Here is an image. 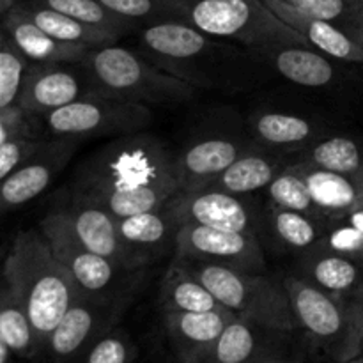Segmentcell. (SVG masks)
I'll list each match as a JSON object with an SVG mask.
<instances>
[{"instance_id": "obj_43", "label": "cell", "mask_w": 363, "mask_h": 363, "mask_svg": "<svg viewBox=\"0 0 363 363\" xmlns=\"http://www.w3.org/2000/svg\"><path fill=\"white\" fill-rule=\"evenodd\" d=\"M16 2L18 0H0V18H2Z\"/></svg>"}, {"instance_id": "obj_2", "label": "cell", "mask_w": 363, "mask_h": 363, "mask_svg": "<svg viewBox=\"0 0 363 363\" xmlns=\"http://www.w3.org/2000/svg\"><path fill=\"white\" fill-rule=\"evenodd\" d=\"M4 279L27 308L35 342L45 351L52 332L80 293L41 230H23L14 238L4 262Z\"/></svg>"}, {"instance_id": "obj_3", "label": "cell", "mask_w": 363, "mask_h": 363, "mask_svg": "<svg viewBox=\"0 0 363 363\" xmlns=\"http://www.w3.org/2000/svg\"><path fill=\"white\" fill-rule=\"evenodd\" d=\"M80 64L89 92L108 98L149 106L186 101L195 92L191 82L158 69L138 53L117 45L91 50Z\"/></svg>"}, {"instance_id": "obj_9", "label": "cell", "mask_w": 363, "mask_h": 363, "mask_svg": "<svg viewBox=\"0 0 363 363\" xmlns=\"http://www.w3.org/2000/svg\"><path fill=\"white\" fill-rule=\"evenodd\" d=\"M123 311L117 298L78 294L50 335L45 351L53 363L82 362L89 347L112 330V323Z\"/></svg>"}, {"instance_id": "obj_4", "label": "cell", "mask_w": 363, "mask_h": 363, "mask_svg": "<svg viewBox=\"0 0 363 363\" xmlns=\"http://www.w3.org/2000/svg\"><path fill=\"white\" fill-rule=\"evenodd\" d=\"M298 328H303L335 362L363 354V308L354 296L342 298L300 277L284 279Z\"/></svg>"}, {"instance_id": "obj_29", "label": "cell", "mask_w": 363, "mask_h": 363, "mask_svg": "<svg viewBox=\"0 0 363 363\" xmlns=\"http://www.w3.org/2000/svg\"><path fill=\"white\" fill-rule=\"evenodd\" d=\"M300 163L346 176H360L363 172V151L357 140L337 135L308 147Z\"/></svg>"}, {"instance_id": "obj_47", "label": "cell", "mask_w": 363, "mask_h": 363, "mask_svg": "<svg viewBox=\"0 0 363 363\" xmlns=\"http://www.w3.org/2000/svg\"><path fill=\"white\" fill-rule=\"evenodd\" d=\"M183 363H208V362H202V360H184Z\"/></svg>"}, {"instance_id": "obj_34", "label": "cell", "mask_w": 363, "mask_h": 363, "mask_svg": "<svg viewBox=\"0 0 363 363\" xmlns=\"http://www.w3.org/2000/svg\"><path fill=\"white\" fill-rule=\"evenodd\" d=\"M28 2L50 7V9L67 14L74 20L84 21V23L108 28V30L117 32L121 35L130 32L135 25L133 21L106 9L99 0H28Z\"/></svg>"}, {"instance_id": "obj_38", "label": "cell", "mask_w": 363, "mask_h": 363, "mask_svg": "<svg viewBox=\"0 0 363 363\" xmlns=\"http://www.w3.org/2000/svg\"><path fill=\"white\" fill-rule=\"evenodd\" d=\"M315 248H325L326 252H333V254L363 262V233L350 223L342 222L332 227Z\"/></svg>"}, {"instance_id": "obj_6", "label": "cell", "mask_w": 363, "mask_h": 363, "mask_svg": "<svg viewBox=\"0 0 363 363\" xmlns=\"http://www.w3.org/2000/svg\"><path fill=\"white\" fill-rule=\"evenodd\" d=\"M184 20L211 38L233 39L257 50L277 45L311 46L262 0H186Z\"/></svg>"}, {"instance_id": "obj_5", "label": "cell", "mask_w": 363, "mask_h": 363, "mask_svg": "<svg viewBox=\"0 0 363 363\" xmlns=\"http://www.w3.org/2000/svg\"><path fill=\"white\" fill-rule=\"evenodd\" d=\"M179 261L227 311L273 332H293L298 328L284 280L208 262Z\"/></svg>"}, {"instance_id": "obj_32", "label": "cell", "mask_w": 363, "mask_h": 363, "mask_svg": "<svg viewBox=\"0 0 363 363\" xmlns=\"http://www.w3.org/2000/svg\"><path fill=\"white\" fill-rule=\"evenodd\" d=\"M272 206L303 213L315 220H328L312 199L303 176L293 165L286 167L272 183L266 186Z\"/></svg>"}, {"instance_id": "obj_44", "label": "cell", "mask_w": 363, "mask_h": 363, "mask_svg": "<svg viewBox=\"0 0 363 363\" xmlns=\"http://www.w3.org/2000/svg\"><path fill=\"white\" fill-rule=\"evenodd\" d=\"M261 363H287V362L284 360L282 357H279V354H272V357H268L264 362H261Z\"/></svg>"}, {"instance_id": "obj_21", "label": "cell", "mask_w": 363, "mask_h": 363, "mask_svg": "<svg viewBox=\"0 0 363 363\" xmlns=\"http://www.w3.org/2000/svg\"><path fill=\"white\" fill-rule=\"evenodd\" d=\"M211 35L199 30L186 20H165L142 28L140 41L149 52L170 62L202 57L211 46Z\"/></svg>"}, {"instance_id": "obj_37", "label": "cell", "mask_w": 363, "mask_h": 363, "mask_svg": "<svg viewBox=\"0 0 363 363\" xmlns=\"http://www.w3.org/2000/svg\"><path fill=\"white\" fill-rule=\"evenodd\" d=\"M137 347L130 337L119 330H110L99 337L80 363H135Z\"/></svg>"}, {"instance_id": "obj_36", "label": "cell", "mask_w": 363, "mask_h": 363, "mask_svg": "<svg viewBox=\"0 0 363 363\" xmlns=\"http://www.w3.org/2000/svg\"><path fill=\"white\" fill-rule=\"evenodd\" d=\"M30 60L13 45L0 27V108L16 105Z\"/></svg>"}, {"instance_id": "obj_20", "label": "cell", "mask_w": 363, "mask_h": 363, "mask_svg": "<svg viewBox=\"0 0 363 363\" xmlns=\"http://www.w3.org/2000/svg\"><path fill=\"white\" fill-rule=\"evenodd\" d=\"M119 234L126 245L142 255L145 261L162 254L169 245L176 243L181 222L172 208V202L149 211L117 218Z\"/></svg>"}, {"instance_id": "obj_23", "label": "cell", "mask_w": 363, "mask_h": 363, "mask_svg": "<svg viewBox=\"0 0 363 363\" xmlns=\"http://www.w3.org/2000/svg\"><path fill=\"white\" fill-rule=\"evenodd\" d=\"M273 330L252 323L245 318H234L227 325L215 346L202 362L208 363H261L275 354L266 333Z\"/></svg>"}, {"instance_id": "obj_13", "label": "cell", "mask_w": 363, "mask_h": 363, "mask_svg": "<svg viewBox=\"0 0 363 363\" xmlns=\"http://www.w3.org/2000/svg\"><path fill=\"white\" fill-rule=\"evenodd\" d=\"M69 223L74 236L85 248L116 262L124 269L144 266L145 259L123 241L117 227V218L106 209L89 202L73 201L71 206L60 209Z\"/></svg>"}, {"instance_id": "obj_24", "label": "cell", "mask_w": 363, "mask_h": 363, "mask_svg": "<svg viewBox=\"0 0 363 363\" xmlns=\"http://www.w3.org/2000/svg\"><path fill=\"white\" fill-rule=\"evenodd\" d=\"M20 9L38 25L39 28L50 34L52 38L64 43H74V45L89 46L91 50L103 48V46L117 45L123 35L108 28L96 27V25L84 23L67 14L53 11L50 7L39 6V4L28 2V0H18Z\"/></svg>"}, {"instance_id": "obj_35", "label": "cell", "mask_w": 363, "mask_h": 363, "mask_svg": "<svg viewBox=\"0 0 363 363\" xmlns=\"http://www.w3.org/2000/svg\"><path fill=\"white\" fill-rule=\"evenodd\" d=\"M106 9L130 21L158 23L165 20H184L186 0H99Z\"/></svg>"}, {"instance_id": "obj_12", "label": "cell", "mask_w": 363, "mask_h": 363, "mask_svg": "<svg viewBox=\"0 0 363 363\" xmlns=\"http://www.w3.org/2000/svg\"><path fill=\"white\" fill-rule=\"evenodd\" d=\"M87 92V78L82 64L30 62L16 105L32 116L43 117L77 101Z\"/></svg>"}, {"instance_id": "obj_16", "label": "cell", "mask_w": 363, "mask_h": 363, "mask_svg": "<svg viewBox=\"0 0 363 363\" xmlns=\"http://www.w3.org/2000/svg\"><path fill=\"white\" fill-rule=\"evenodd\" d=\"M0 27L6 32L13 45L27 57L30 62H67L80 64L89 55L91 48L74 43H64L46 34L39 28L23 11L18 2L0 18Z\"/></svg>"}, {"instance_id": "obj_15", "label": "cell", "mask_w": 363, "mask_h": 363, "mask_svg": "<svg viewBox=\"0 0 363 363\" xmlns=\"http://www.w3.org/2000/svg\"><path fill=\"white\" fill-rule=\"evenodd\" d=\"M248 151H252V145L236 138L213 137L195 142L176 156L181 191L188 194L208 188L227 167Z\"/></svg>"}, {"instance_id": "obj_45", "label": "cell", "mask_w": 363, "mask_h": 363, "mask_svg": "<svg viewBox=\"0 0 363 363\" xmlns=\"http://www.w3.org/2000/svg\"><path fill=\"white\" fill-rule=\"evenodd\" d=\"M353 296L357 298V300H358V303H360V305H362V308H363V284H362L360 287H358V289H357V293H354Z\"/></svg>"}, {"instance_id": "obj_33", "label": "cell", "mask_w": 363, "mask_h": 363, "mask_svg": "<svg viewBox=\"0 0 363 363\" xmlns=\"http://www.w3.org/2000/svg\"><path fill=\"white\" fill-rule=\"evenodd\" d=\"M272 225L275 234L289 248L311 250L318 247V243L325 236L319 227L321 220H315L303 213L291 211V209L277 208V206H272Z\"/></svg>"}, {"instance_id": "obj_17", "label": "cell", "mask_w": 363, "mask_h": 363, "mask_svg": "<svg viewBox=\"0 0 363 363\" xmlns=\"http://www.w3.org/2000/svg\"><path fill=\"white\" fill-rule=\"evenodd\" d=\"M238 318L227 308L206 312H165L163 323L181 360H204L230 321Z\"/></svg>"}, {"instance_id": "obj_46", "label": "cell", "mask_w": 363, "mask_h": 363, "mask_svg": "<svg viewBox=\"0 0 363 363\" xmlns=\"http://www.w3.org/2000/svg\"><path fill=\"white\" fill-rule=\"evenodd\" d=\"M342 363H363V354H358V357L351 358V360H346V362H342Z\"/></svg>"}, {"instance_id": "obj_10", "label": "cell", "mask_w": 363, "mask_h": 363, "mask_svg": "<svg viewBox=\"0 0 363 363\" xmlns=\"http://www.w3.org/2000/svg\"><path fill=\"white\" fill-rule=\"evenodd\" d=\"M39 230L48 241L53 255L59 259L60 264L67 269L73 282L77 284L78 293L112 298V294L108 293L110 287L124 268L85 248L74 236L60 209L48 213L39 223Z\"/></svg>"}, {"instance_id": "obj_31", "label": "cell", "mask_w": 363, "mask_h": 363, "mask_svg": "<svg viewBox=\"0 0 363 363\" xmlns=\"http://www.w3.org/2000/svg\"><path fill=\"white\" fill-rule=\"evenodd\" d=\"M296 9L346 32L363 45V0H286Z\"/></svg>"}, {"instance_id": "obj_1", "label": "cell", "mask_w": 363, "mask_h": 363, "mask_svg": "<svg viewBox=\"0 0 363 363\" xmlns=\"http://www.w3.org/2000/svg\"><path fill=\"white\" fill-rule=\"evenodd\" d=\"M179 194L176 156L158 138L140 133L99 149L73 186V201L99 206L116 218L162 208Z\"/></svg>"}, {"instance_id": "obj_27", "label": "cell", "mask_w": 363, "mask_h": 363, "mask_svg": "<svg viewBox=\"0 0 363 363\" xmlns=\"http://www.w3.org/2000/svg\"><path fill=\"white\" fill-rule=\"evenodd\" d=\"M308 280L335 296L350 298L363 284V262L333 252H319L305 266Z\"/></svg>"}, {"instance_id": "obj_30", "label": "cell", "mask_w": 363, "mask_h": 363, "mask_svg": "<svg viewBox=\"0 0 363 363\" xmlns=\"http://www.w3.org/2000/svg\"><path fill=\"white\" fill-rule=\"evenodd\" d=\"M0 335L16 357L30 358L39 353L27 308L9 287L0 289Z\"/></svg>"}, {"instance_id": "obj_25", "label": "cell", "mask_w": 363, "mask_h": 363, "mask_svg": "<svg viewBox=\"0 0 363 363\" xmlns=\"http://www.w3.org/2000/svg\"><path fill=\"white\" fill-rule=\"evenodd\" d=\"M160 305L165 312H206L225 308L211 291L179 261L174 259L160 284Z\"/></svg>"}, {"instance_id": "obj_42", "label": "cell", "mask_w": 363, "mask_h": 363, "mask_svg": "<svg viewBox=\"0 0 363 363\" xmlns=\"http://www.w3.org/2000/svg\"><path fill=\"white\" fill-rule=\"evenodd\" d=\"M11 354H13V351L9 350L6 340L0 335V363H11Z\"/></svg>"}, {"instance_id": "obj_11", "label": "cell", "mask_w": 363, "mask_h": 363, "mask_svg": "<svg viewBox=\"0 0 363 363\" xmlns=\"http://www.w3.org/2000/svg\"><path fill=\"white\" fill-rule=\"evenodd\" d=\"M78 138H55L45 142L27 162L0 181V216L16 211L43 194L69 163Z\"/></svg>"}, {"instance_id": "obj_18", "label": "cell", "mask_w": 363, "mask_h": 363, "mask_svg": "<svg viewBox=\"0 0 363 363\" xmlns=\"http://www.w3.org/2000/svg\"><path fill=\"white\" fill-rule=\"evenodd\" d=\"M291 28L300 32L312 48L342 62L363 64V45L340 28L296 9L286 0H262Z\"/></svg>"}, {"instance_id": "obj_19", "label": "cell", "mask_w": 363, "mask_h": 363, "mask_svg": "<svg viewBox=\"0 0 363 363\" xmlns=\"http://www.w3.org/2000/svg\"><path fill=\"white\" fill-rule=\"evenodd\" d=\"M293 167L303 176L312 199L328 220L339 222L363 206V172L360 176H346L305 163H294Z\"/></svg>"}, {"instance_id": "obj_41", "label": "cell", "mask_w": 363, "mask_h": 363, "mask_svg": "<svg viewBox=\"0 0 363 363\" xmlns=\"http://www.w3.org/2000/svg\"><path fill=\"white\" fill-rule=\"evenodd\" d=\"M342 222L350 223V225H353L354 229H358L360 233H363V206H360V208L353 209V211L350 213V215L346 216V218L342 220Z\"/></svg>"}, {"instance_id": "obj_14", "label": "cell", "mask_w": 363, "mask_h": 363, "mask_svg": "<svg viewBox=\"0 0 363 363\" xmlns=\"http://www.w3.org/2000/svg\"><path fill=\"white\" fill-rule=\"evenodd\" d=\"M172 208L181 225L213 227L236 233H254V218L250 208L240 199V195L227 194L216 188H202L188 191L172 199Z\"/></svg>"}, {"instance_id": "obj_7", "label": "cell", "mask_w": 363, "mask_h": 363, "mask_svg": "<svg viewBox=\"0 0 363 363\" xmlns=\"http://www.w3.org/2000/svg\"><path fill=\"white\" fill-rule=\"evenodd\" d=\"M45 126L57 138H87L103 135H131L149 126L147 105L87 92L77 101L43 116Z\"/></svg>"}, {"instance_id": "obj_28", "label": "cell", "mask_w": 363, "mask_h": 363, "mask_svg": "<svg viewBox=\"0 0 363 363\" xmlns=\"http://www.w3.org/2000/svg\"><path fill=\"white\" fill-rule=\"evenodd\" d=\"M254 144L257 147L298 149L314 137V124L300 116L282 112H266L250 124Z\"/></svg>"}, {"instance_id": "obj_26", "label": "cell", "mask_w": 363, "mask_h": 363, "mask_svg": "<svg viewBox=\"0 0 363 363\" xmlns=\"http://www.w3.org/2000/svg\"><path fill=\"white\" fill-rule=\"evenodd\" d=\"M284 169L286 165L275 156L248 151L227 167L208 188H216L233 195H247L268 186Z\"/></svg>"}, {"instance_id": "obj_40", "label": "cell", "mask_w": 363, "mask_h": 363, "mask_svg": "<svg viewBox=\"0 0 363 363\" xmlns=\"http://www.w3.org/2000/svg\"><path fill=\"white\" fill-rule=\"evenodd\" d=\"M43 144L45 142L38 138H16L0 145V181L6 179L13 170L35 155Z\"/></svg>"}, {"instance_id": "obj_8", "label": "cell", "mask_w": 363, "mask_h": 363, "mask_svg": "<svg viewBox=\"0 0 363 363\" xmlns=\"http://www.w3.org/2000/svg\"><path fill=\"white\" fill-rule=\"evenodd\" d=\"M174 252L183 261L208 262L240 272L259 273L266 259L255 233H236L184 223L176 234Z\"/></svg>"}, {"instance_id": "obj_22", "label": "cell", "mask_w": 363, "mask_h": 363, "mask_svg": "<svg viewBox=\"0 0 363 363\" xmlns=\"http://www.w3.org/2000/svg\"><path fill=\"white\" fill-rule=\"evenodd\" d=\"M272 59L275 69L289 82L303 87H326L337 78L328 55L311 46L277 45L259 48Z\"/></svg>"}, {"instance_id": "obj_39", "label": "cell", "mask_w": 363, "mask_h": 363, "mask_svg": "<svg viewBox=\"0 0 363 363\" xmlns=\"http://www.w3.org/2000/svg\"><path fill=\"white\" fill-rule=\"evenodd\" d=\"M35 119L20 105H11L0 108V145L16 138H35Z\"/></svg>"}]
</instances>
